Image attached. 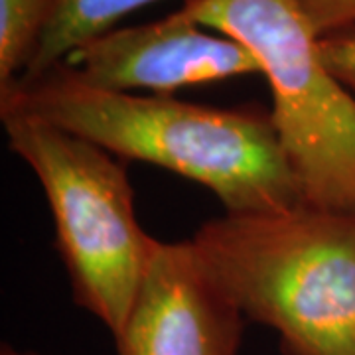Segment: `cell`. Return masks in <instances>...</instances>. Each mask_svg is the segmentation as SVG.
<instances>
[{
	"label": "cell",
	"mask_w": 355,
	"mask_h": 355,
	"mask_svg": "<svg viewBox=\"0 0 355 355\" xmlns=\"http://www.w3.org/2000/svg\"><path fill=\"white\" fill-rule=\"evenodd\" d=\"M0 109L44 119L121 160L202 184L225 214H275L304 203L270 113L259 109L109 91L89 85L67 64L0 91Z\"/></svg>",
	"instance_id": "1"
},
{
	"label": "cell",
	"mask_w": 355,
	"mask_h": 355,
	"mask_svg": "<svg viewBox=\"0 0 355 355\" xmlns=\"http://www.w3.org/2000/svg\"><path fill=\"white\" fill-rule=\"evenodd\" d=\"M190 241L247 322L279 334L280 355H355V211L225 214Z\"/></svg>",
	"instance_id": "2"
},
{
	"label": "cell",
	"mask_w": 355,
	"mask_h": 355,
	"mask_svg": "<svg viewBox=\"0 0 355 355\" xmlns=\"http://www.w3.org/2000/svg\"><path fill=\"white\" fill-rule=\"evenodd\" d=\"M8 148L40 182L73 302L111 336L127 322L154 237L137 216L127 162L32 114L0 109Z\"/></svg>",
	"instance_id": "3"
},
{
	"label": "cell",
	"mask_w": 355,
	"mask_h": 355,
	"mask_svg": "<svg viewBox=\"0 0 355 355\" xmlns=\"http://www.w3.org/2000/svg\"><path fill=\"white\" fill-rule=\"evenodd\" d=\"M180 10L257 55L302 202L355 211V97L322 64L298 0H186Z\"/></svg>",
	"instance_id": "4"
},
{
	"label": "cell",
	"mask_w": 355,
	"mask_h": 355,
	"mask_svg": "<svg viewBox=\"0 0 355 355\" xmlns=\"http://www.w3.org/2000/svg\"><path fill=\"white\" fill-rule=\"evenodd\" d=\"M247 318L191 241L156 239L116 355H239Z\"/></svg>",
	"instance_id": "5"
},
{
	"label": "cell",
	"mask_w": 355,
	"mask_h": 355,
	"mask_svg": "<svg viewBox=\"0 0 355 355\" xmlns=\"http://www.w3.org/2000/svg\"><path fill=\"white\" fill-rule=\"evenodd\" d=\"M67 64L89 85L150 95L231 77L253 76L263 69L241 42L193 22L182 10L158 22L119 28L85 44Z\"/></svg>",
	"instance_id": "6"
},
{
	"label": "cell",
	"mask_w": 355,
	"mask_h": 355,
	"mask_svg": "<svg viewBox=\"0 0 355 355\" xmlns=\"http://www.w3.org/2000/svg\"><path fill=\"white\" fill-rule=\"evenodd\" d=\"M154 2L158 0H62L32 62L18 81L48 73L85 44L114 30V24L127 14Z\"/></svg>",
	"instance_id": "7"
},
{
	"label": "cell",
	"mask_w": 355,
	"mask_h": 355,
	"mask_svg": "<svg viewBox=\"0 0 355 355\" xmlns=\"http://www.w3.org/2000/svg\"><path fill=\"white\" fill-rule=\"evenodd\" d=\"M62 0H0V91L30 65Z\"/></svg>",
	"instance_id": "8"
},
{
	"label": "cell",
	"mask_w": 355,
	"mask_h": 355,
	"mask_svg": "<svg viewBox=\"0 0 355 355\" xmlns=\"http://www.w3.org/2000/svg\"><path fill=\"white\" fill-rule=\"evenodd\" d=\"M318 53L330 76L355 97V26L318 36Z\"/></svg>",
	"instance_id": "9"
},
{
	"label": "cell",
	"mask_w": 355,
	"mask_h": 355,
	"mask_svg": "<svg viewBox=\"0 0 355 355\" xmlns=\"http://www.w3.org/2000/svg\"><path fill=\"white\" fill-rule=\"evenodd\" d=\"M318 36L355 26V0H298Z\"/></svg>",
	"instance_id": "10"
},
{
	"label": "cell",
	"mask_w": 355,
	"mask_h": 355,
	"mask_svg": "<svg viewBox=\"0 0 355 355\" xmlns=\"http://www.w3.org/2000/svg\"><path fill=\"white\" fill-rule=\"evenodd\" d=\"M0 355H42L40 352L34 349H22V347H16L12 343H2L0 345Z\"/></svg>",
	"instance_id": "11"
}]
</instances>
